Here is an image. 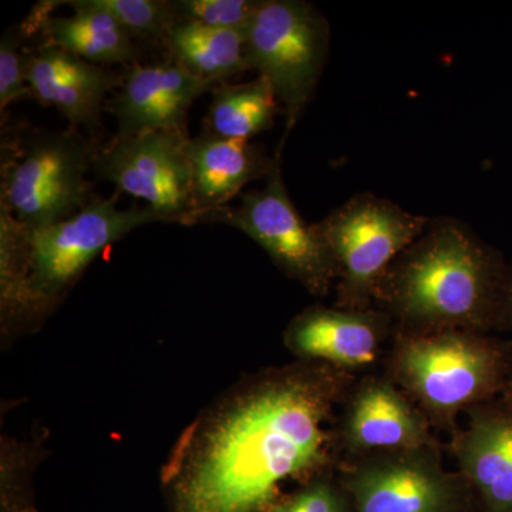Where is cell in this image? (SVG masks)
I'll return each instance as SVG.
<instances>
[{"label": "cell", "instance_id": "cell-15", "mask_svg": "<svg viewBox=\"0 0 512 512\" xmlns=\"http://www.w3.org/2000/svg\"><path fill=\"white\" fill-rule=\"evenodd\" d=\"M389 316L370 309L312 308L301 313L286 333L289 348L306 359L343 369L372 365Z\"/></svg>", "mask_w": 512, "mask_h": 512}, {"label": "cell", "instance_id": "cell-24", "mask_svg": "<svg viewBox=\"0 0 512 512\" xmlns=\"http://www.w3.org/2000/svg\"><path fill=\"white\" fill-rule=\"evenodd\" d=\"M494 329L512 333V264L507 265L500 302L495 313Z\"/></svg>", "mask_w": 512, "mask_h": 512}, {"label": "cell", "instance_id": "cell-17", "mask_svg": "<svg viewBox=\"0 0 512 512\" xmlns=\"http://www.w3.org/2000/svg\"><path fill=\"white\" fill-rule=\"evenodd\" d=\"M57 3L70 6L73 15L52 16L36 6L23 25L28 35L42 33L43 45L59 47L99 66L136 64L138 47L134 37L109 12L97 8L92 0Z\"/></svg>", "mask_w": 512, "mask_h": 512}, {"label": "cell", "instance_id": "cell-19", "mask_svg": "<svg viewBox=\"0 0 512 512\" xmlns=\"http://www.w3.org/2000/svg\"><path fill=\"white\" fill-rule=\"evenodd\" d=\"M282 113L274 89L265 77L242 84L221 83L212 89L205 133L227 140L249 141L271 130Z\"/></svg>", "mask_w": 512, "mask_h": 512}, {"label": "cell", "instance_id": "cell-20", "mask_svg": "<svg viewBox=\"0 0 512 512\" xmlns=\"http://www.w3.org/2000/svg\"><path fill=\"white\" fill-rule=\"evenodd\" d=\"M109 12L130 35L137 39L163 42L177 23L173 2L164 0H92Z\"/></svg>", "mask_w": 512, "mask_h": 512}, {"label": "cell", "instance_id": "cell-21", "mask_svg": "<svg viewBox=\"0 0 512 512\" xmlns=\"http://www.w3.org/2000/svg\"><path fill=\"white\" fill-rule=\"evenodd\" d=\"M173 6L177 22L247 33L259 0H177Z\"/></svg>", "mask_w": 512, "mask_h": 512}, {"label": "cell", "instance_id": "cell-4", "mask_svg": "<svg viewBox=\"0 0 512 512\" xmlns=\"http://www.w3.org/2000/svg\"><path fill=\"white\" fill-rule=\"evenodd\" d=\"M397 383L437 423L504 393L505 343L466 329L403 332L393 357Z\"/></svg>", "mask_w": 512, "mask_h": 512}, {"label": "cell", "instance_id": "cell-14", "mask_svg": "<svg viewBox=\"0 0 512 512\" xmlns=\"http://www.w3.org/2000/svg\"><path fill=\"white\" fill-rule=\"evenodd\" d=\"M343 437L353 453L436 448L423 412L383 379H369L353 394Z\"/></svg>", "mask_w": 512, "mask_h": 512}, {"label": "cell", "instance_id": "cell-5", "mask_svg": "<svg viewBox=\"0 0 512 512\" xmlns=\"http://www.w3.org/2000/svg\"><path fill=\"white\" fill-rule=\"evenodd\" d=\"M164 222L150 207L123 208L117 197H96L69 220L26 232L16 275V312L52 306L107 247L134 229Z\"/></svg>", "mask_w": 512, "mask_h": 512}, {"label": "cell", "instance_id": "cell-2", "mask_svg": "<svg viewBox=\"0 0 512 512\" xmlns=\"http://www.w3.org/2000/svg\"><path fill=\"white\" fill-rule=\"evenodd\" d=\"M505 264L466 222L431 218L384 272L375 299L403 332L494 329Z\"/></svg>", "mask_w": 512, "mask_h": 512}, {"label": "cell", "instance_id": "cell-12", "mask_svg": "<svg viewBox=\"0 0 512 512\" xmlns=\"http://www.w3.org/2000/svg\"><path fill=\"white\" fill-rule=\"evenodd\" d=\"M467 413V429L454 441L461 474L485 512H512V399L503 393Z\"/></svg>", "mask_w": 512, "mask_h": 512}, {"label": "cell", "instance_id": "cell-9", "mask_svg": "<svg viewBox=\"0 0 512 512\" xmlns=\"http://www.w3.org/2000/svg\"><path fill=\"white\" fill-rule=\"evenodd\" d=\"M188 140L185 134L167 130L114 136L100 147L94 174L146 201L164 222L197 224Z\"/></svg>", "mask_w": 512, "mask_h": 512}, {"label": "cell", "instance_id": "cell-8", "mask_svg": "<svg viewBox=\"0 0 512 512\" xmlns=\"http://www.w3.org/2000/svg\"><path fill=\"white\" fill-rule=\"evenodd\" d=\"M235 207L215 208L202 214L200 222H218L254 239L274 264L289 278L301 282L313 295H325L336 278L328 248L313 224H306L289 197L281 161L266 177L262 190L239 195Z\"/></svg>", "mask_w": 512, "mask_h": 512}, {"label": "cell", "instance_id": "cell-16", "mask_svg": "<svg viewBox=\"0 0 512 512\" xmlns=\"http://www.w3.org/2000/svg\"><path fill=\"white\" fill-rule=\"evenodd\" d=\"M187 156L197 224L202 214L228 205L245 185L268 177L281 161V154L271 158L264 148L251 141L227 140L205 131L188 140Z\"/></svg>", "mask_w": 512, "mask_h": 512}, {"label": "cell", "instance_id": "cell-25", "mask_svg": "<svg viewBox=\"0 0 512 512\" xmlns=\"http://www.w3.org/2000/svg\"><path fill=\"white\" fill-rule=\"evenodd\" d=\"M507 348V379H505L504 394L512 399V342L505 343Z\"/></svg>", "mask_w": 512, "mask_h": 512}, {"label": "cell", "instance_id": "cell-7", "mask_svg": "<svg viewBox=\"0 0 512 512\" xmlns=\"http://www.w3.org/2000/svg\"><path fill=\"white\" fill-rule=\"evenodd\" d=\"M330 47L328 19L303 0H259L245 33L249 70L265 77L285 114V136L315 94Z\"/></svg>", "mask_w": 512, "mask_h": 512}, {"label": "cell", "instance_id": "cell-18", "mask_svg": "<svg viewBox=\"0 0 512 512\" xmlns=\"http://www.w3.org/2000/svg\"><path fill=\"white\" fill-rule=\"evenodd\" d=\"M171 60L202 82L218 86L248 72L245 33L177 22L164 43Z\"/></svg>", "mask_w": 512, "mask_h": 512}, {"label": "cell", "instance_id": "cell-22", "mask_svg": "<svg viewBox=\"0 0 512 512\" xmlns=\"http://www.w3.org/2000/svg\"><path fill=\"white\" fill-rule=\"evenodd\" d=\"M26 30L23 26L10 29L0 42V109L5 110L10 104L33 97L28 79H26L25 50Z\"/></svg>", "mask_w": 512, "mask_h": 512}, {"label": "cell", "instance_id": "cell-10", "mask_svg": "<svg viewBox=\"0 0 512 512\" xmlns=\"http://www.w3.org/2000/svg\"><path fill=\"white\" fill-rule=\"evenodd\" d=\"M346 490L355 512H457L464 500L436 448L366 454L346 474Z\"/></svg>", "mask_w": 512, "mask_h": 512}, {"label": "cell", "instance_id": "cell-11", "mask_svg": "<svg viewBox=\"0 0 512 512\" xmlns=\"http://www.w3.org/2000/svg\"><path fill=\"white\" fill-rule=\"evenodd\" d=\"M215 86L170 63L133 64L106 110L117 121L116 137L151 131H177L188 136L187 117L194 101Z\"/></svg>", "mask_w": 512, "mask_h": 512}, {"label": "cell", "instance_id": "cell-13", "mask_svg": "<svg viewBox=\"0 0 512 512\" xmlns=\"http://www.w3.org/2000/svg\"><path fill=\"white\" fill-rule=\"evenodd\" d=\"M26 79L33 97L55 107L70 127L90 131L100 127L107 96L123 82L107 67L43 43L28 53Z\"/></svg>", "mask_w": 512, "mask_h": 512}, {"label": "cell", "instance_id": "cell-1", "mask_svg": "<svg viewBox=\"0 0 512 512\" xmlns=\"http://www.w3.org/2000/svg\"><path fill=\"white\" fill-rule=\"evenodd\" d=\"M338 375L291 373L239 397L190 451L175 483V512H261L288 478L328 460L326 421Z\"/></svg>", "mask_w": 512, "mask_h": 512}, {"label": "cell", "instance_id": "cell-23", "mask_svg": "<svg viewBox=\"0 0 512 512\" xmlns=\"http://www.w3.org/2000/svg\"><path fill=\"white\" fill-rule=\"evenodd\" d=\"M349 498L336 485L326 480L316 481L291 500L266 512H349Z\"/></svg>", "mask_w": 512, "mask_h": 512}, {"label": "cell", "instance_id": "cell-3", "mask_svg": "<svg viewBox=\"0 0 512 512\" xmlns=\"http://www.w3.org/2000/svg\"><path fill=\"white\" fill-rule=\"evenodd\" d=\"M0 207L23 227L69 220L94 200L90 171L100 147L77 128L15 127L3 133Z\"/></svg>", "mask_w": 512, "mask_h": 512}, {"label": "cell", "instance_id": "cell-6", "mask_svg": "<svg viewBox=\"0 0 512 512\" xmlns=\"http://www.w3.org/2000/svg\"><path fill=\"white\" fill-rule=\"evenodd\" d=\"M431 218L373 192H357L315 222L340 279V305L367 309L394 259L429 227Z\"/></svg>", "mask_w": 512, "mask_h": 512}]
</instances>
